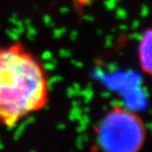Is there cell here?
I'll list each match as a JSON object with an SVG mask.
<instances>
[{"label":"cell","instance_id":"7a4b0ae2","mask_svg":"<svg viewBox=\"0 0 152 152\" xmlns=\"http://www.w3.org/2000/svg\"><path fill=\"white\" fill-rule=\"evenodd\" d=\"M95 133L97 145L103 152H140L147 138L141 117L118 105L102 117Z\"/></svg>","mask_w":152,"mask_h":152},{"label":"cell","instance_id":"3957f363","mask_svg":"<svg viewBox=\"0 0 152 152\" xmlns=\"http://www.w3.org/2000/svg\"><path fill=\"white\" fill-rule=\"evenodd\" d=\"M138 63L144 74L152 77V27L143 32L137 47Z\"/></svg>","mask_w":152,"mask_h":152},{"label":"cell","instance_id":"6da1fadb","mask_svg":"<svg viewBox=\"0 0 152 152\" xmlns=\"http://www.w3.org/2000/svg\"><path fill=\"white\" fill-rule=\"evenodd\" d=\"M47 100V77L40 61L22 43L0 46V123L14 126Z\"/></svg>","mask_w":152,"mask_h":152}]
</instances>
